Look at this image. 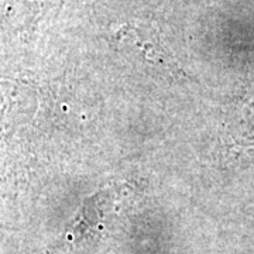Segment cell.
<instances>
[{
  "instance_id": "obj_1",
  "label": "cell",
  "mask_w": 254,
  "mask_h": 254,
  "mask_svg": "<svg viewBox=\"0 0 254 254\" xmlns=\"http://www.w3.org/2000/svg\"><path fill=\"white\" fill-rule=\"evenodd\" d=\"M115 38L122 46L133 50L137 55H140L145 63L163 66L165 71H178L177 64L163 46L161 38L154 34L150 27L141 24H127L119 30Z\"/></svg>"
}]
</instances>
